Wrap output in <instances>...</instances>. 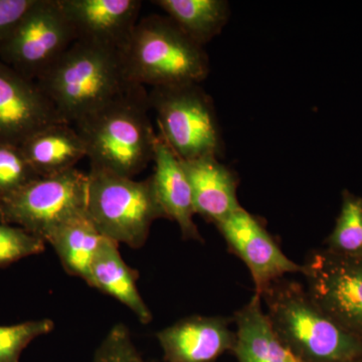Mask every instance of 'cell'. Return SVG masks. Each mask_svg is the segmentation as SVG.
<instances>
[{
  "mask_svg": "<svg viewBox=\"0 0 362 362\" xmlns=\"http://www.w3.org/2000/svg\"><path fill=\"white\" fill-rule=\"evenodd\" d=\"M45 242L20 226L0 223V268L42 254Z\"/></svg>",
  "mask_w": 362,
  "mask_h": 362,
  "instance_id": "cell-24",
  "label": "cell"
},
{
  "mask_svg": "<svg viewBox=\"0 0 362 362\" xmlns=\"http://www.w3.org/2000/svg\"><path fill=\"white\" fill-rule=\"evenodd\" d=\"M153 162L156 171L152 178L166 216L180 226L183 240L204 242L194 220L197 214L187 173L180 159L159 134L154 147Z\"/></svg>",
  "mask_w": 362,
  "mask_h": 362,
  "instance_id": "cell-15",
  "label": "cell"
},
{
  "mask_svg": "<svg viewBox=\"0 0 362 362\" xmlns=\"http://www.w3.org/2000/svg\"><path fill=\"white\" fill-rule=\"evenodd\" d=\"M324 245L334 254L362 257V195L343 190L339 214Z\"/></svg>",
  "mask_w": 362,
  "mask_h": 362,
  "instance_id": "cell-21",
  "label": "cell"
},
{
  "mask_svg": "<svg viewBox=\"0 0 362 362\" xmlns=\"http://www.w3.org/2000/svg\"><path fill=\"white\" fill-rule=\"evenodd\" d=\"M54 329L51 319H39L13 325H0V362H21L23 350Z\"/></svg>",
  "mask_w": 362,
  "mask_h": 362,
  "instance_id": "cell-22",
  "label": "cell"
},
{
  "mask_svg": "<svg viewBox=\"0 0 362 362\" xmlns=\"http://www.w3.org/2000/svg\"><path fill=\"white\" fill-rule=\"evenodd\" d=\"M65 123L80 122L135 88L118 49L76 40L37 81Z\"/></svg>",
  "mask_w": 362,
  "mask_h": 362,
  "instance_id": "cell-1",
  "label": "cell"
},
{
  "mask_svg": "<svg viewBox=\"0 0 362 362\" xmlns=\"http://www.w3.org/2000/svg\"><path fill=\"white\" fill-rule=\"evenodd\" d=\"M233 319L237 326L233 354L238 362H303L272 327L259 295L255 294Z\"/></svg>",
  "mask_w": 362,
  "mask_h": 362,
  "instance_id": "cell-17",
  "label": "cell"
},
{
  "mask_svg": "<svg viewBox=\"0 0 362 362\" xmlns=\"http://www.w3.org/2000/svg\"><path fill=\"white\" fill-rule=\"evenodd\" d=\"M39 177L21 146L0 143V201Z\"/></svg>",
  "mask_w": 362,
  "mask_h": 362,
  "instance_id": "cell-23",
  "label": "cell"
},
{
  "mask_svg": "<svg viewBox=\"0 0 362 362\" xmlns=\"http://www.w3.org/2000/svg\"><path fill=\"white\" fill-rule=\"evenodd\" d=\"M233 318L194 315L156 333L165 362H216L237 342Z\"/></svg>",
  "mask_w": 362,
  "mask_h": 362,
  "instance_id": "cell-12",
  "label": "cell"
},
{
  "mask_svg": "<svg viewBox=\"0 0 362 362\" xmlns=\"http://www.w3.org/2000/svg\"><path fill=\"white\" fill-rule=\"evenodd\" d=\"M35 0H0V47Z\"/></svg>",
  "mask_w": 362,
  "mask_h": 362,
  "instance_id": "cell-26",
  "label": "cell"
},
{
  "mask_svg": "<svg viewBox=\"0 0 362 362\" xmlns=\"http://www.w3.org/2000/svg\"><path fill=\"white\" fill-rule=\"evenodd\" d=\"M88 175L77 168L33 180L0 201V221L45 243L59 228L87 214Z\"/></svg>",
  "mask_w": 362,
  "mask_h": 362,
  "instance_id": "cell-7",
  "label": "cell"
},
{
  "mask_svg": "<svg viewBox=\"0 0 362 362\" xmlns=\"http://www.w3.org/2000/svg\"><path fill=\"white\" fill-rule=\"evenodd\" d=\"M148 93L139 86L74 125L90 168L134 178L153 161L157 134L149 119Z\"/></svg>",
  "mask_w": 362,
  "mask_h": 362,
  "instance_id": "cell-2",
  "label": "cell"
},
{
  "mask_svg": "<svg viewBox=\"0 0 362 362\" xmlns=\"http://www.w3.org/2000/svg\"><path fill=\"white\" fill-rule=\"evenodd\" d=\"M76 40L59 0H35L0 47V59L37 82Z\"/></svg>",
  "mask_w": 362,
  "mask_h": 362,
  "instance_id": "cell-8",
  "label": "cell"
},
{
  "mask_svg": "<svg viewBox=\"0 0 362 362\" xmlns=\"http://www.w3.org/2000/svg\"><path fill=\"white\" fill-rule=\"evenodd\" d=\"M21 147L26 160L40 177L71 170L78 162L87 157L82 137L68 123H57L45 127Z\"/></svg>",
  "mask_w": 362,
  "mask_h": 362,
  "instance_id": "cell-18",
  "label": "cell"
},
{
  "mask_svg": "<svg viewBox=\"0 0 362 362\" xmlns=\"http://www.w3.org/2000/svg\"><path fill=\"white\" fill-rule=\"evenodd\" d=\"M280 339L303 362H347L362 357V342L313 301L301 283L282 278L262 293Z\"/></svg>",
  "mask_w": 362,
  "mask_h": 362,
  "instance_id": "cell-3",
  "label": "cell"
},
{
  "mask_svg": "<svg viewBox=\"0 0 362 362\" xmlns=\"http://www.w3.org/2000/svg\"><path fill=\"white\" fill-rule=\"evenodd\" d=\"M301 274L313 301L362 342V257L341 256L325 247L313 250Z\"/></svg>",
  "mask_w": 362,
  "mask_h": 362,
  "instance_id": "cell-9",
  "label": "cell"
},
{
  "mask_svg": "<svg viewBox=\"0 0 362 362\" xmlns=\"http://www.w3.org/2000/svg\"><path fill=\"white\" fill-rule=\"evenodd\" d=\"M87 175L88 216L107 239L140 249L154 221L168 218L152 175L138 181L96 168Z\"/></svg>",
  "mask_w": 362,
  "mask_h": 362,
  "instance_id": "cell-5",
  "label": "cell"
},
{
  "mask_svg": "<svg viewBox=\"0 0 362 362\" xmlns=\"http://www.w3.org/2000/svg\"><path fill=\"white\" fill-rule=\"evenodd\" d=\"M77 40L122 52L139 21L140 0H59Z\"/></svg>",
  "mask_w": 362,
  "mask_h": 362,
  "instance_id": "cell-13",
  "label": "cell"
},
{
  "mask_svg": "<svg viewBox=\"0 0 362 362\" xmlns=\"http://www.w3.org/2000/svg\"><path fill=\"white\" fill-rule=\"evenodd\" d=\"M347 362H362V357H361V358H357V359H354V361H347Z\"/></svg>",
  "mask_w": 362,
  "mask_h": 362,
  "instance_id": "cell-27",
  "label": "cell"
},
{
  "mask_svg": "<svg viewBox=\"0 0 362 362\" xmlns=\"http://www.w3.org/2000/svg\"><path fill=\"white\" fill-rule=\"evenodd\" d=\"M90 362H148L133 341L130 329L117 323L98 345Z\"/></svg>",
  "mask_w": 362,
  "mask_h": 362,
  "instance_id": "cell-25",
  "label": "cell"
},
{
  "mask_svg": "<svg viewBox=\"0 0 362 362\" xmlns=\"http://www.w3.org/2000/svg\"><path fill=\"white\" fill-rule=\"evenodd\" d=\"M216 226L230 251L246 264L256 287L255 294L261 296L272 283L287 274L302 273V265L288 258L263 223L244 207Z\"/></svg>",
  "mask_w": 362,
  "mask_h": 362,
  "instance_id": "cell-10",
  "label": "cell"
},
{
  "mask_svg": "<svg viewBox=\"0 0 362 362\" xmlns=\"http://www.w3.org/2000/svg\"><path fill=\"white\" fill-rule=\"evenodd\" d=\"M104 238L86 214L62 226L47 243L58 255L66 273L88 284L90 266Z\"/></svg>",
  "mask_w": 362,
  "mask_h": 362,
  "instance_id": "cell-19",
  "label": "cell"
},
{
  "mask_svg": "<svg viewBox=\"0 0 362 362\" xmlns=\"http://www.w3.org/2000/svg\"><path fill=\"white\" fill-rule=\"evenodd\" d=\"M57 123L65 122L40 85L0 59V143L21 146Z\"/></svg>",
  "mask_w": 362,
  "mask_h": 362,
  "instance_id": "cell-11",
  "label": "cell"
},
{
  "mask_svg": "<svg viewBox=\"0 0 362 362\" xmlns=\"http://www.w3.org/2000/svg\"><path fill=\"white\" fill-rule=\"evenodd\" d=\"M181 160V159H180ZM192 190L195 214L218 226L240 209L239 177L216 156L181 160Z\"/></svg>",
  "mask_w": 362,
  "mask_h": 362,
  "instance_id": "cell-14",
  "label": "cell"
},
{
  "mask_svg": "<svg viewBox=\"0 0 362 362\" xmlns=\"http://www.w3.org/2000/svg\"><path fill=\"white\" fill-rule=\"evenodd\" d=\"M139 273L124 261L119 244L104 238L90 266L88 285L125 305L142 324L153 320V315L138 290Z\"/></svg>",
  "mask_w": 362,
  "mask_h": 362,
  "instance_id": "cell-16",
  "label": "cell"
},
{
  "mask_svg": "<svg viewBox=\"0 0 362 362\" xmlns=\"http://www.w3.org/2000/svg\"><path fill=\"white\" fill-rule=\"evenodd\" d=\"M150 109L159 136L181 160L225 156V142L213 98L201 84L152 88Z\"/></svg>",
  "mask_w": 362,
  "mask_h": 362,
  "instance_id": "cell-6",
  "label": "cell"
},
{
  "mask_svg": "<svg viewBox=\"0 0 362 362\" xmlns=\"http://www.w3.org/2000/svg\"><path fill=\"white\" fill-rule=\"evenodd\" d=\"M121 54L127 77L142 87L202 84L209 74L204 47L168 16L139 20Z\"/></svg>",
  "mask_w": 362,
  "mask_h": 362,
  "instance_id": "cell-4",
  "label": "cell"
},
{
  "mask_svg": "<svg viewBox=\"0 0 362 362\" xmlns=\"http://www.w3.org/2000/svg\"><path fill=\"white\" fill-rule=\"evenodd\" d=\"M152 4L202 47L221 35L230 16L226 0H156Z\"/></svg>",
  "mask_w": 362,
  "mask_h": 362,
  "instance_id": "cell-20",
  "label": "cell"
}]
</instances>
